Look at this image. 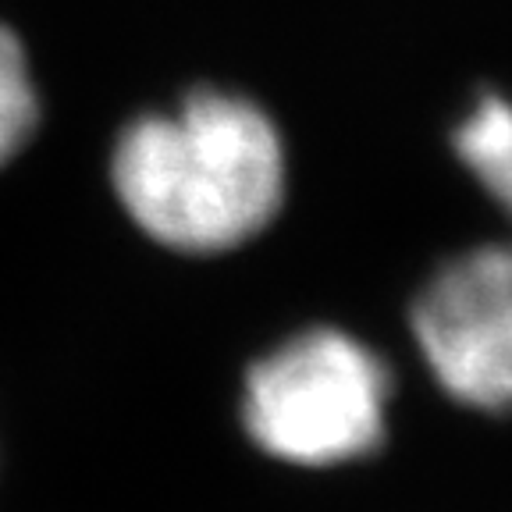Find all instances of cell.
<instances>
[{
  "mask_svg": "<svg viewBox=\"0 0 512 512\" xmlns=\"http://www.w3.org/2000/svg\"><path fill=\"white\" fill-rule=\"evenodd\" d=\"M388 363L342 328H306L242 377L239 424L271 463L303 473L345 470L388 438Z\"/></svg>",
  "mask_w": 512,
  "mask_h": 512,
  "instance_id": "cell-2",
  "label": "cell"
},
{
  "mask_svg": "<svg viewBox=\"0 0 512 512\" xmlns=\"http://www.w3.org/2000/svg\"><path fill=\"white\" fill-rule=\"evenodd\" d=\"M40 125V93L29 54L8 25H0V168L29 146Z\"/></svg>",
  "mask_w": 512,
  "mask_h": 512,
  "instance_id": "cell-5",
  "label": "cell"
},
{
  "mask_svg": "<svg viewBox=\"0 0 512 512\" xmlns=\"http://www.w3.org/2000/svg\"><path fill=\"white\" fill-rule=\"evenodd\" d=\"M111 182L139 232L178 253H228L285 203L288 160L264 107L200 89L175 111L143 114L114 143Z\"/></svg>",
  "mask_w": 512,
  "mask_h": 512,
  "instance_id": "cell-1",
  "label": "cell"
},
{
  "mask_svg": "<svg viewBox=\"0 0 512 512\" xmlns=\"http://www.w3.org/2000/svg\"><path fill=\"white\" fill-rule=\"evenodd\" d=\"M456 157L484 185L491 200L512 214V100L502 93H480L477 104L456 125Z\"/></svg>",
  "mask_w": 512,
  "mask_h": 512,
  "instance_id": "cell-4",
  "label": "cell"
},
{
  "mask_svg": "<svg viewBox=\"0 0 512 512\" xmlns=\"http://www.w3.org/2000/svg\"><path fill=\"white\" fill-rule=\"evenodd\" d=\"M413 338L448 399L512 416V246L448 260L416 299Z\"/></svg>",
  "mask_w": 512,
  "mask_h": 512,
  "instance_id": "cell-3",
  "label": "cell"
}]
</instances>
